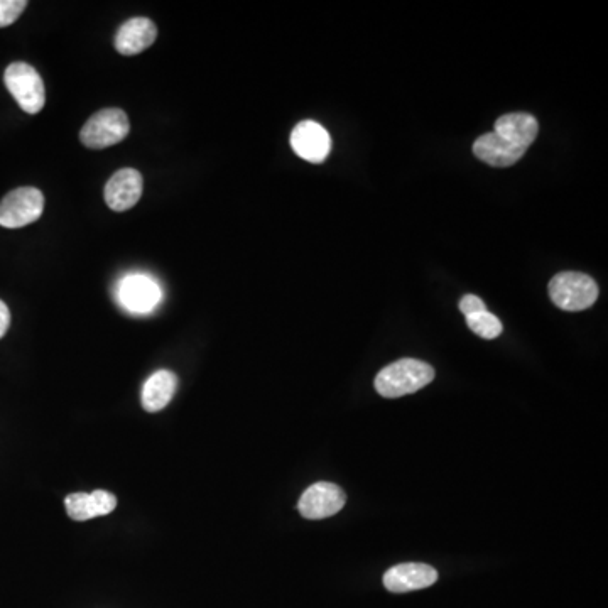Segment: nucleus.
Wrapping results in <instances>:
<instances>
[{
	"mask_svg": "<svg viewBox=\"0 0 608 608\" xmlns=\"http://www.w3.org/2000/svg\"><path fill=\"white\" fill-rule=\"evenodd\" d=\"M438 571L424 563L392 566L384 575V587L392 593H408L435 585Z\"/></svg>",
	"mask_w": 608,
	"mask_h": 608,
	"instance_id": "nucleus-11",
	"label": "nucleus"
},
{
	"mask_svg": "<svg viewBox=\"0 0 608 608\" xmlns=\"http://www.w3.org/2000/svg\"><path fill=\"white\" fill-rule=\"evenodd\" d=\"M291 147L304 161L323 163L332 151V137L323 125L313 120H304L291 132Z\"/></svg>",
	"mask_w": 608,
	"mask_h": 608,
	"instance_id": "nucleus-8",
	"label": "nucleus"
},
{
	"mask_svg": "<svg viewBox=\"0 0 608 608\" xmlns=\"http://www.w3.org/2000/svg\"><path fill=\"white\" fill-rule=\"evenodd\" d=\"M178 387V377L169 370H158L142 387V408L147 413H158L166 408Z\"/></svg>",
	"mask_w": 608,
	"mask_h": 608,
	"instance_id": "nucleus-14",
	"label": "nucleus"
},
{
	"mask_svg": "<svg viewBox=\"0 0 608 608\" xmlns=\"http://www.w3.org/2000/svg\"><path fill=\"white\" fill-rule=\"evenodd\" d=\"M435 379V369L426 362L416 359H401L387 365L375 377V389L386 399L414 394L431 384Z\"/></svg>",
	"mask_w": 608,
	"mask_h": 608,
	"instance_id": "nucleus-2",
	"label": "nucleus"
},
{
	"mask_svg": "<svg viewBox=\"0 0 608 608\" xmlns=\"http://www.w3.org/2000/svg\"><path fill=\"white\" fill-rule=\"evenodd\" d=\"M119 298L132 313H149L161 301V289L151 277L134 274L120 283Z\"/></svg>",
	"mask_w": 608,
	"mask_h": 608,
	"instance_id": "nucleus-10",
	"label": "nucleus"
},
{
	"mask_svg": "<svg viewBox=\"0 0 608 608\" xmlns=\"http://www.w3.org/2000/svg\"><path fill=\"white\" fill-rule=\"evenodd\" d=\"M4 83L26 114H39L46 104V90L38 70L28 63H12L4 73Z\"/></svg>",
	"mask_w": 608,
	"mask_h": 608,
	"instance_id": "nucleus-4",
	"label": "nucleus"
},
{
	"mask_svg": "<svg viewBox=\"0 0 608 608\" xmlns=\"http://www.w3.org/2000/svg\"><path fill=\"white\" fill-rule=\"evenodd\" d=\"M158 38L156 24L147 17L125 21L115 34V49L120 55L134 56L146 51Z\"/></svg>",
	"mask_w": 608,
	"mask_h": 608,
	"instance_id": "nucleus-12",
	"label": "nucleus"
},
{
	"mask_svg": "<svg viewBox=\"0 0 608 608\" xmlns=\"http://www.w3.org/2000/svg\"><path fill=\"white\" fill-rule=\"evenodd\" d=\"M66 512L73 521H90L93 517L107 516L115 511L117 499L107 490H95L92 494L78 492L66 495Z\"/></svg>",
	"mask_w": 608,
	"mask_h": 608,
	"instance_id": "nucleus-13",
	"label": "nucleus"
},
{
	"mask_svg": "<svg viewBox=\"0 0 608 608\" xmlns=\"http://www.w3.org/2000/svg\"><path fill=\"white\" fill-rule=\"evenodd\" d=\"M347 502V495L338 485L330 482H316L299 499L298 511L304 519L320 521L335 516L342 511Z\"/></svg>",
	"mask_w": 608,
	"mask_h": 608,
	"instance_id": "nucleus-7",
	"label": "nucleus"
},
{
	"mask_svg": "<svg viewBox=\"0 0 608 608\" xmlns=\"http://www.w3.org/2000/svg\"><path fill=\"white\" fill-rule=\"evenodd\" d=\"M44 195L38 188L22 186L0 201V227L21 228L43 215Z\"/></svg>",
	"mask_w": 608,
	"mask_h": 608,
	"instance_id": "nucleus-6",
	"label": "nucleus"
},
{
	"mask_svg": "<svg viewBox=\"0 0 608 608\" xmlns=\"http://www.w3.org/2000/svg\"><path fill=\"white\" fill-rule=\"evenodd\" d=\"M460 311H462L465 318L470 315H475V313H482V311H487V306H485L484 301L475 296V294H467V296H463L462 301H460Z\"/></svg>",
	"mask_w": 608,
	"mask_h": 608,
	"instance_id": "nucleus-17",
	"label": "nucleus"
},
{
	"mask_svg": "<svg viewBox=\"0 0 608 608\" xmlns=\"http://www.w3.org/2000/svg\"><path fill=\"white\" fill-rule=\"evenodd\" d=\"M131 124L124 110L104 109L93 114L80 132V141L88 149L115 146L129 136Z\"/></svg>",
	"mask_w": 608,
	"mask_h": 608,
	"instance_id": "nucleus-5",
	"label": "nucleus"
},
{
	"mask_svg": "<svg viewBox=\"0 0 608 608\" xmlns=\"http://www.w3.org/2000/svg\"><path fill=\"white\" fill-rule=\"evenodd\" d=\"M9 325H11V311L4 301H0V338L6 335Z\"/></svg>",
	"mask_w": 608,
	"mask_h": 608,
	"instance_id": "nucleus-18",
	"label": "nucleus"
},
{
	"mask_svg": "<svg viewBox=\"0 0 608 608\" xmlns=\"http://www.w3.org/2000/svg\"><path fill=\"white\" fill-rule=\"evenodd\" d=\"M538 131V120L534 119V115L524 112L502 115L495 122L494 132L484 134L475 141L473 154L494 168H507L526 154Z\"/></svg>",
	"mask_w": 608,
	"mask_h": 608,
	"instance_id": "nucleus-1",
	"label": "nucleus"
},
{
	"mask_svg": "<svg viewBox=\"0 0 608 608\" xmlns=\"http://www.w3.org/2000/svg\"><path fill=\"white\" fill-rule=\"evenodd\" d=\"M549 296L560 310H588L598 299V286L587 274L561 272L551 279Z\"/></svg>",
	"mask_w": 608,
	"mask_h": 608,
	"instance_id": "nucleus-3",
	"label": "nucleus"
},
{
	"mask_svg": "<svg viewBox=\"0 0 608 608\" xmlns=\"http://www.w3.org/2000/svg\"><path fill=\"white\" fill-rule=\"evenodd\" d=\"M26 7H28L26 0H0V28L14 24Z\"/></svg>",
	"mask_w": 608,
	"mask_h": 608,
	"instance_id": "nucleus-16",
	"label": "nucleus"
},
{
	"mask_svg": "<svg viewBox=\"0 0 608 608\" xmlns=\"http://www.w3.org/2000/svg\"><path fill=\"white\" fill-rule=\"evenodd\" d=\"M467 325L475 335L485 340H494L502 333V323L489 311L467 316Z\"/></svg>",
	"mask_w": 608,
	"mask_h": 608,
	"instance_id": "nucleus-15",
	"label": "nucleus"
},
{
	"mask_svg": "<svg viewBox=\"0 0 608 608\" xmlns=\"http://www.w3.org/2000/svg\"><path fill=\"white\" fill-rule=\"evenodd\" d=\"M142 188V174L137 169H119L105 186V201L110 210L127 212L141 200Z\"/></svg>",
	"mask_w": 608,
	"mask_h": 608,
	"instance_id": "nucleus-9",
	"label": "nucleus"
}]
</instances>
